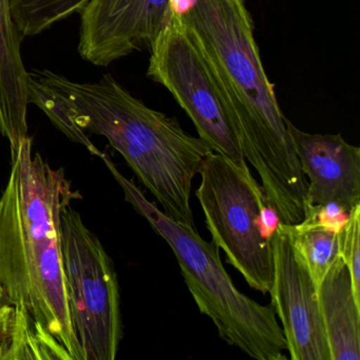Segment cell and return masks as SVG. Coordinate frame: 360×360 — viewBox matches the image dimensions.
<instances>
[{"instance_id":"6da1fadb","label":"cell","mask_w":360,"mask_h":360,"mask_svg":"<svg viewBox=\"0 0 360 360\" xmlns=\"http://www.w3.org/2000/svg\"><path fill=\"white\" fill-rule=\"evenodd\" d=\"M79 191L33 153L27 136L0 191V302L13 309L10 332L34 333L83 360L73 330L60 243V214Z\"/></svg>"},{"instance_id":"7a4b0ae2","label":"cell","mask_w":360,"mask_h":360,"mask_svg":"<svg viewBox=\"0 0 360 360\" xmlns=\"http://www.w3.org/2000/svg\"><path fill=\"white\" fill-rule=\"evenodd\" d=\"M229 101L244 158L258 172L267 204L294 225L307 212V176L288 134L254 37L245 0H174Z\"/></svg>"},{"instance_id":"3957f363","label":"cell","mask_w":360,"mask_h":360,"mask_svg":"<svg viewBox=\"0 0 360 360\" xmlns=\"http://www.w3.org/2000/svg\"><path fill=\"white\" fill-rule=\"evenodd\" d=\"M32 73L64 101L82 129L104 136L121 153L168 218L195 229L193 181L214 153L205 141L187 134L176 117L147 107L112 75L82 84L49 70Z\"/></svg>"},{"instance_id":"277c9868","label":"cell","mask_w":360,"mask_h":360,"mask_svg":"<svg viewBox=\"0 0 360 360\" xmlns=\"http://www.w3.org/2000/svg\"><path fill=\"white\" fill-rule=\"evenodd\" d=\"M100 159L123 189L126 201L170 246L198 309L212 320L219 336L250 357L288 359L285 337L273 307L260 304L236 288L223 266L220 248L205 241L195 227L168 218L134 180L120 172L106 153H101Z\"/></svg>"},{"instance_id":"5b68a950","label":"cell","mask_w":360,"mask_h":360,"mask_svg":"<svg viewBox=\"0 0 360 360\" xmlns=\"http://www.w3.org/2000/svg\"><path fill=\"white\" fill-rule=\"evenodd\" d=\"M199 174L195 197L212 242L250 288L267 294L273 281V250L261 233V208L267 203L262 186L248 164L238 165L214 151L205 158Z\"/></svg>"},{"instance_id":"8992f818","label":"cell","mask_w":360,"mask_h":360,"mask_svg":"<svg viewBox=\"0 0 360 360\" xmlns=\"http://www.w3.org/2000/svg\"><path fill=\"white\" fill-rule=\"evenodd\" d=\"M60 243L73 330L83 360H113L123 338L115 264L71 204L60 214Z\"/></svg>"},{"instance_id":"52a82bcc","label":"cell","mask_w":360,"mask_h":360,"mask_svg":"<svg viewBox=\"0 0 360 360\" xmlns=\"http://www.w3.org/2000/svg\"><path fill=\"white\" fill-rule=\"evenodd\" d=\"M150 51L147 75L169 90L191 117L199 138L214 153L245 165L235 117L220 81L178 14H172Z\"/></svg>"},{"instance_id":"ba28073f","label":"cell","mask_w":360,"mask_h":360,"mask_svg":"<svg viewBox=\"0 0 360 360\" xmlns=\"http://www.w3.org/2000/svg\"><path fill=\"white\" fill-rule=\"evenodd\" d=\"M271 305L282 323L292 360H330L320 314L318 288L295 257L283 223L271 238Z\"/></svg>"},{"instance_id":"9c48e42d","label":"cell","mask_w":360,"mask_h":360,"mask_svg":"<svg viewBox=\"0 0 360 360\" xmlns=\"http://www.w3.org/2000/svg\"><path fill=\"white\" fill-rule=\"evenodd\" d=\"M172 0H91L81 12L79 53L106 67L151 49L172 20Z\"/></svg>"},{"instance_id":"30bf717a","label":"cell","mask_w":360,"mask_h":360,"mask_svg":"<svg viewBox=\"0 0 360 360\" xmlns=\"http://www.w3.org/2000/svg\"><path fill=\"white\" fill-rule=\"evenodd\" d=\"M303 174L307 206L335 202L347 210L360 203V148L341 134H307L284 119Z\"/></svg>"},{"instance_id":"8fae6325","label":"cell","mask_w":360,"mask_h":360,"mask_svg":"<svg viewBox=\"0 0 360 360\" xmlns=\"http://www.w3.org/2000/svg\"><path fill=\"white\" fill-rule=\"evenodd\" d=\"M22 41L10 0H0V134L9 141L11 159L28 136V71L22 62Z\"/></svg>"},{"instance_id":"7c38bea8","label":"cell","mask_w":360,"mask_h":360,"mask_svg":"<svg viewBox=\"0 0 360 360\" xmlns=\"http://www.w3.org/2000/svg\"><path fill=\"white\" fill-rule=\"evenodd\" d=\"M318 300L330 360H360V307L340 257L318 288Z\"/></svg>"},{"instance_id":"4fadbf2b","label":"cell","mask_w":360,"mask_h":360,"mask_svg":"<svg viewBox=\"0 0 360 360\" xmlns=\"http://www.w3.org/2000/svg\"><path fill=\"white\" fill-rule=\"evenodd\" d=\"M284 227L295 257L302 263L315 285L319 288L328 269L339 257V235L302 222L284 224Z\"/></svg>"},{"instance_id":"5bb4252c","label":"cell","mask_w":360,"mask_h":360,"mask_svg":"<svg viewBox=\"0 0 360 360\" xmlns=\"http://www.w3.org/2000/svg\"><path fill=\"white\" fill-rule=\"evenodd\" d=\"M91 0H10L14 24L24 39L35 37L72 14L81 13Z\"/></svg>"},{"instance_id":"9a60e30c","label":"cell","mask_w":360,"mask_h":360,"mask_svg":"<svg viewBox=\"0 0 360 360\" xmlns=\"http://www.w3.org/2000/svg\"><path fill=\"white\" fill-rule=\"evenodd\" d=\"M27 91L29 104L37 105L41 108L67 138L85 147L94 157H100L102 151L90 141L85 130L75 123L64 101L51 88L37 79L32 72H28Z\"/></svg>"},{"instance_id":"2e32d148","label":"cell","mask_w":360,"mask_h":360,"mask_svg":"<svg viewBox=\"0 0 360 360\" xmlns=\"http://www.w3.org/2000/svg\"><path fill=\"white\" fill-rule=\"evenodd\" d=\"M339 257L351 277L356 304L360 307V203L349 210V218L339 233Z\"/></svg>"},{"instance_id":"e0dca14e","label":"cell","mask_w":360,"mask_h":360,"mask_svg":"<svg viewBox=\"0 0 360 360\" xmlns=\"http://www.w3.org/2000/svg\"><path fill=\"white\" fill-rule=\"evenodd\" d=\"M349 218V210L335 202H330L323 205L307 206L304 219L301 222L339 235L347 225Z\"/></svg>"},{"instance_id":"ac0fdd59","label":"cell","mask_w":360,"mask_h":360,"mask_svg":"<svg viewBox=\"0 0 360 360\" xmlns=\"http://www.w3.org/2000/svg\"><path fill=\"white\" fill-rule=\"evenodd\" d=\"M280 223H281V219H280L277 210L269 204H265L261 208L260 212V227L262 237L267 241H271V238L275 235Z\"/></svg>"},{"instance_id":"d6986e66","label":"cell","mask_w":360,"mask_h":360,"mask_svg":"<svg viewBox=\"0 0 360 360\" xmlns=\"http://www.w3.org/2000/svg\"><path fill=\"white\" fill-rule=\"evenodd\" d=\"M12 316H13V309L9 305L0 302V359H3L4 353H5Z\"/></svg>"}]
</instances>
